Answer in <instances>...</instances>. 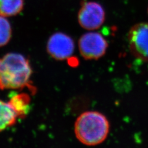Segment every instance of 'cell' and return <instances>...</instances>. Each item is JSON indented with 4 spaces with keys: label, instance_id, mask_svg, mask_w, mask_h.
<instances>
[{
    "label": "cell",
    "instance_id": "obj_1",
    "mask_svg": "<svg viewBox=\"0 0 148 148\" xmlns=\"http://www.w3.org/2000/svg\"><path fill=\"white\" fill-rule=\"evenodd\" d=\"M32 69L21 54L8 53L0 58V90L20 89L30 85Z\"/></svg>",
    "mask_w": 148,
    "mask_h": 148
},
{
    "label": "cell",
    "instance_id": "obj_2",
    "mask_svg": "<svg viewBox=\"0 0 148 148\" xmlns=\"http://www.w3.org/2000/svg\"><path fill=\"white\" fill-rule=\"evenodd\" d=\"M75 135L82 144L96 146L103 143L109 132V123L104 115L95 111L82 114L74 127Z\"/></svg>",
    "mask_w": 148,
    "mask_h": 148
},
{
    "label": "cell",
    "instance_id": "obj_3",
    "mask_svg": "<svg viewBox=\"0 0 148 148\" xmlns=\"http://www.w3.org/2000/svg\"><path fill=\"white\" fill-rule=\"evenodd\" d=\"M108 43L98 32H89L82 35L78 41L82 56L88 60L98 59L106 52Z\"/></svg>",
    "mask_w": 148,
    "mask_h": 148
},
{
    "label": "cell",
    "instance_id": "obj_4",
    "mask_svg": "<svg viewBox=\"0 0 148 148\" xmlns=\"http://www.w3.org/2000/svg\"><path fill=\"white\" fill-rule=\"evenodd\" d=\"M128 40L132 54L139 59L148 61V24L134 25L129 32Z\"/></svg>",
    "mask_w": 148,
    "mask_h": 148
},
{
    "label": "cell",
    "instance_id": "obj_5",
    "mask_svg": "<svg viewBox=\"0 0 148 148\" xmlns=\"http://www.w3.org/2000/svg\"><path fill=\"white\" fill-rule=\"evenodd\" d=\"M78 20L83 29L88 30L98 29L105 20L104 9L98 3H85L78 12Z\"/></svg>",
    "mask_w": 148,
    "mask_h": 148
},
{
    "label": "cell",
    "instance_id": "obj_6",
    "mask_svg": "<svg viewBox=\"0 0 148 148\" xmlns=\"http://www.w3.org/2000/svg\"><path fill=\"white\" fill-rule=\"evenodd\" d=\"M46 48L53 58L64 61L72 56L75 50V44L71 37L58 32L50 36Z\"/></svg>",
    "mask_w": 148,
    "mask_h": 148
},
{
    "label": "cell",
    "instance_id": "obj_7",
    "mask_svg": "<svg viewBox=\"0 0 148 148\" xmlns=\"http://www.w3.org/2000/svg\"><path fill=\"white\" fill-rule=\"evenodd\" d=\"M18 116L9 102L0 100V132L15 124Z\"/></svg>",
    "mask_w": 148,
    "mask_h": 148
},
{
    "label": "cell",
    "instance_id": "obj_8",
    "mask_svg": "<svg viewBox=\"0 0 148 148\" xmlns=\"http://www.w3.org/2000/svg\"><path fill=\"white\" fill-rule=\"evenodd\" d=\"M17 112L18 119L24 118L30 110V98L25 93L16 95L9 101Z\"/></svg>",
    "mask_w": 148,
    "mask_h": 148
},
{
    "label": "cell",
    "instance_id": "obj_9",
    "mask_svg": "<svg viewBox=\"0 0 148 148\" xmlns=\"http://www.w3.org/2000/svg\"><path fill=\"white\" fill-rule=\"evenodd\" d=\"M24 7L23 0H0V16L11 17L19 14Z\"/></svg>",
    "mask_w": 148,
    "mask_h": 148
},
{
    "label": "cell",
    "instance_id": "obj_10",
    "mask_svg": "<svg viewBox=\"0 0 148 148\" xmlns=\"http://www.w3.org/2000/svg\"><path fill=\"white\" fill-rule=\"evenodd\" d=\"M12 36V28L5 17L0 16V47L6 45Z\"/></svg>",
    "mask_w": 148,
    "mask_h": 148
}]
</instances>
